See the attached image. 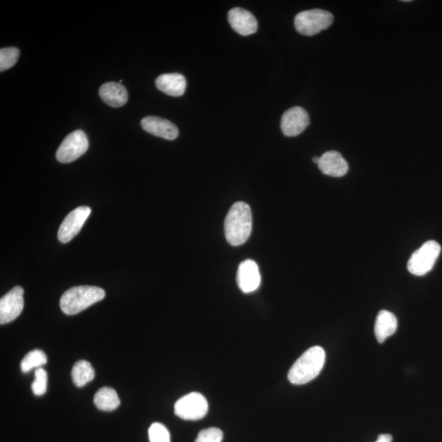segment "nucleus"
<instances>
[{
	"label": "nucleus",
	"mask_w": 442,
	"mask_h": 442,
	"mask_svg": "<svg viewBox=\"0 0 442 442\" xmlns=\"http://www.w3.org/2000/svg\"><path fill=\"white\" fill-rule=\"evenodd\" d=\"M441 246L438 242H426L418 250L412 254L407 267L412 275L424 276L433 270L436 260L440 256Z\"/></svg>",
	"instance_id": "obj_5"
},
{
	"label": "nucleus",
	"mask_w": 442,
	"mask_h": 442,
	"mask_svg": "<svg viewBox=\"0 0 442 442\" xmlns=\"http://www.w3.org/2000/svg\"><path fill=\"white\" fill-rule=\"evenodd\" d=\"M93 403L98 410L112 411L118 408L121 401L115 390L111 387L104 386L94 396Z\"/></svg>",
	"instance_id": "obj_18"
},
{
	"label": "nucleus",
	"mask_w": 442,
	"mask_h": 442,
	"mask_svg": "<svg viewBox=\"0 0 442 442\" xmlns=\"http://www.w3.org/2000/svg\"><path fill=\"white\" fill-rule=\"evenodd\" d=\"M208 402L200 392H191L178 399L175 405V414L182 420H200L207 415Z\"/></svg>",
	"instance_id": "obj_6"
},
{
	"label": "nucleus",
	"mask_w": 442,
	"mask_h": 442,
	"mask_svg": "<svg viewBox=\"0 0 442 442\" xmlns=\"http://www.w3.org/2000/svg\"><path fill=\"white\" fill-rule=\"evenodd\" d=\"M88 148L89 141L86 133L78 130L71 133L63 141L56 152V157L58 162L70 163L86 153Z\"/></svg>",
	"instance_id": "obj_7"
},
{
	"label": "nucleus",
	"mask_w": 442,
	"mask_h": 442,
	"mask_svg": "<svg viewBox=\"0 0 442 442\" xmlns=\"http://www.w3.org/2000/svg\"><path fill=\"white\" fill-rule=\"evenodd\" d=\"M392 436L390 434H382L375 442H391Z\"/></svg>",
	"instance_id": "obj_25"
},
{
	"label": "nucleus",
	"mask_w": 442,
	"mask_h": 442,
	"mask_svg": "<svg viewBox=\"0 0 442 442\" xmlns=\"http://www.w3.org/2000/svg\"><path fill=\"white\" fill-rule=\"evenodd\" d=\"M310 124V117L304 108L294 107L287 110L281 119V130L287 137L301 135Z\"/></svg>",
	"instance_id": "obj_10"
},
{
	"label": "nucleus",
	"mask_w": 442,
	"mask_h": 442,
	"mask_svg": "<svg viewBox=\"0 0 442 442\" xmlns=\"http://www.w3.org/2000/svg\"><path fill=\"white\" fill-rule=\"evenodd\" d=\"M91 213V209L89 207H79L69 213L59 228L58 240L63 243L70 242L81 231Z\"/></svg>",
	"instance_id": "obj_8"
},
{
	"label": "nucleus",
	"mask_w": 442,
	"mask_h": 442,
	"mask_svg": "<svg viewBox=\"0 0 442 442\" xmlns=\"http://www.w3.org/2000/svg\"><path fill=\"white\" fill-rule=\"evenodd\" d=\"M47 372L43 368L37 369L34 372V380L32 385L33 394L39 396L44 395L47 391Z\"/></svg>",
	"instance_id": "obj_22"
},
{
	"label": "nucleus",
	"mask_w": 442,
	"mask_h": 442,
	"mask_svg": "<svg viewBox=\"0 0 442 442\" xmlns=\"http://www.w3.org/2000/svg\"><path fill=\"white\" fill-rule=\"evenodd\" d=\"M228 22L235 31L243 37L250 36L256 32L258 23L256 19L247 10L235 8L228 13Z\"/></svg>",
	"instance_id": "obj_12"
},
{
	"label": "nucleus",
	"mask_w": 442,
	"mask_h": 442,
	"mask_svg": "<svg viewBox=\"0 0 442 442\" xmlns=\"http://www.w3.org/2000/svg\"><path fill=\"white\" fill-rule=\"evenodd\" d=\"M24 290L16 286L0 300V324L6 325L16 320L24 308Z\"/></svg>",
	"instance_id": "obj_9"
},
{
	"label": "nucleus",
	"mask_w": 442,
	"mask_h": 442,
	"mask_svg": "<svg viewBox=\"0 0 442 442\" xmlns=\"http://www.w3.org/2000/svg\"><path fill=\"white\" fill-rule=\"evenodd\" d=\"M223 438V431L220 429L209 428L202 430L195 442H222Z\"/></svg>",
	"instance_id": "obj_24"
},
{
	"label": "nucleus",
	"mask_w": 442,
	"mask_h": 442,
	"mask_svg": "<svg viewBox=\"0 0 442 442\" xmlns=\"http://www.w3.org/2000/svg\"><path fill=\"white\" fill-rule=\"evenodd\" d=\"M318 167L325 175L336 178L344 176L349 168L344 157L336 151L323 154Z\"/></svg>",
	"instance_id": "obj_14"
},
{
	"label": "nucleus",
	"mask_w": 442,
	"mask_h": 442,
	"mask_svg": "<svg viewBox=\"0 0 442 442\" xmlns=\"http://www.w3.org/2000/svg\"><path fill=\"white\" fill-rule=\"evenodd\" d=\"M20 52L17 48H4L0 51V71L4 72L17 63Z\"/></svg>",
	"instance_id": "obj_21"
},
{
	"label": "nucleus",
	"mask_w": 442,
	"mask_h": 442,
	"mask_svg": "<svg viewBox=\"0 0 442 442\" xmlns=\"http://www.w3.org/2000/svg\"><path fill=\"white\" fill-rule=\"evenodd\" d=\"M47 356L41 350H34L24 357L21 362V370L24 372H28L36 368H41V366L47 364Z\"/></svg>",
	"instance_id": "obj_20"
},
{
	"label": "nucleus",
	"mask_w": 442,
	"mask_h": 442,
	"mask_svg": "<svg viewBox=\"0 0 442 442\" xmlns=\"http://www.w3.org/2000/svg\"><path fill=\"white\" fill-rule=\"evenodd\" d=\"M325 351L316 346L308 349L295 362L289 372V380L294 385H303L315 379L325 363Z\"/></svg>",
	"instance_id": "obj_2"
},
{
	"label": "nucleus",
	"mask_w": 442,
	"mask_h": 442,
	"mask_svg": "<svg viewBox=\"0 0 442 442\" xmlns=\"http://www.w3.org/2000/svg\"><path fill=\"white\" fill-rule=\"evenodd\" d=\"M150 442H171L170 433L165 426L160 423H154L148 430Z\"/></svg>",
	"instance_id": "obj_23"
},
{
	"label": "nucleus",
	"mask_w": 442,
	"mask_h": 442,
	"mask_svg": "<svg viewBox=\"0 0 442 442\" xmlns=\"http://www.w3.org/2000/svg\"><path fill=\"white\" fill-rule=\"evenodd\" d=\"M96 377L92 365L86 360H79L74 365L72 370V377L74 384L82 387L91 382Z\"/></svg>",
	"instance_id": "obj_19"
},
{
	"label": "nucleus",
	"mask_w": 442,
	"mask_h": 442,
	"mask_svg": "<svg viewBox=\"0 0 442 442\" xmlns=\"http://www.w3.org/2000/svg\"><path fill=\"white\" fill-rule=\"evenodd\" d=\"M105 291L98 287L78 286L64 292L60 307L66 315L78 314L105 297Z\"/></svg>",
	"instance_id": "obj_3"
},
{
	"label": "nucleus",
	"mask_w": 442,
	"mask_h": 442,
	"mask_svg": "<svg viewBox=\"0 0 442 442\" xmlns=\"http://www.w3.org/2000/svg\"><path fill=\"white\" fill-rule=\"evenodd\" d=\"M252 216L251 208L246 202H238L228 212L225 221L226 238L232 246H240L251 235Z\"/></svg>",
	"instance_id": "obj_1"
},
{
	"label": "nucleus",
	"mask_w": 442,
	"mask_h": 442,
	"mask_svg": "<svg viewBox=\"0 0 442 442\" xmlns=\"http://www.w3.org/2000/svg\"><path fill=\"white\" fill-rule=\"evenodd\" d=\"M238 287L245 294L255 292L261 285V274L256 263L252 260L242 261L237 273Z\"/></svg>",
	"instance_id": "obj_11"
},
{
	"label": "nucleus",
	"mask_w": 442,
	"mask_h": 442,
	"mask_svg": "<svg viewBox=\"0 0 442 442\" xmlns=\"http://www.w3.org/2000/svg\"><path fill=\"white\" fill-rule=\"evenodd\" d=\"M312 160H313V162H315L318 165V164H319V162H320V157H313Z\"/></svg>",
	"instance_id": "obj_26"
},
{
	"label": "nucleus",
	"mask_w": 442,
	"mask_h": 442,
	"mask_svg": "<svg viewBox=\"0 0 442 442\" xmlns=\"http://www.w3.org/2000/svg\"><path fill=\"white\" fill-rule=\"evenodd\" d=\"M398 326L396 317L390 311H381L376 318L375 332L377 341L379 344L384 342L394 335Z\"/></svg>",
	"instance_id": "obj_17"
},
{
	"label": "nucleus",
	"mask_w": 442,
	"mask_h": 442,
	"mask_svg": "<svg viewBox=\"0 0 442 442\" xmlns=\"http://www.w3.org/2000/svg\"><path fill=\"white\" fill-rule=\"evenodd\" d=\"M99 96L108 105L120 108L128 100V92L125 86L118 82H107L99 89Z\"/></svg>",
	"instance_id": "obj_16"
},
{
	"label": "nucleus",
	"mask_w": 442,
	"mask_h": 442,
	"mask_svg": "<svg viewBox=\"0 0 442 442\" xmlns=\"http://www.w3.org/2000/svg\"><path fill=\"white\" fill-rule=\"evenodd\" d=\"M156 86L167 96L180 97L186 93L187 82L181 74H163L157 78Z\"/></svg>",
	"instance_id": "obj_15"
},
{
	"label": "nucleus",
	"mask_w": 442,
	"mask_h": 442,
	"mask_svg": "<svg viewBox=\"0 0 442 442\" xmlns=\"http://www.w3.org/2000/svg\"><path fill=\"white\" fill-rule=\"evenodd\" d=\"M141 126L145 131L167 141L176 140L178 136L177 126L167 119L146 117L141 121Z\"/></svg>",
	"instance_id": "obj_13"
},
{
	"label": "nucleus",
	"mask_w": 442,
	"mask_h": 442,
	"mask_svg": "<svg viewBox=\"0 0 442 442\" xmlns=\"http://www.w3.org/2000/svg\"><path fill=\"white\" fill-rule=\"evenodd\" d=\"M334 16L323 9L306 10L298 13L294 20L295 28L303 36L312 37L329 28Z\"/></svg>",
	"instance_id": "obj_4"
}]
</instances>
